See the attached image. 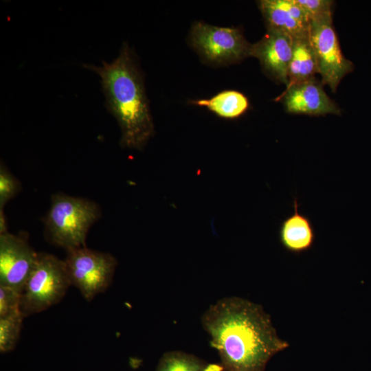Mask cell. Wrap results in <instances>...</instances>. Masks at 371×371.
Wrapping results in <instances>:
<instances>
[{
	"instance_id": "cell-1",
	"label": "cell",
	"mask_w": 371,
	"mask_h": 371,
	"mask_svg": "<svg viewBox=\"0 0 371 371\" xmlns=\"http://www.w3.org/2000/svg\"><path fill=\"white\" fill-rule=\"evenodd\" d=\"M201 322L223 371H264L275 355L289 346L278 337L263 307L240 297L218 300Z\"/></svg>"
},
{
	"instance_id": "cell-2",
	"label": "cell",
	"mask_w": 371,
	"mask_h": 371,
	"mask_svg": "<svg viewBox=\"0 0 371 371\" xmlns=\"http://www.w3.org/2000/svg\"><path fill=\"white\" fill-rule=\"evenodd\" d=\"M84 67L100 77L106 109L121 130V146L142 150L155 129L143 76L131 48L123 43L111 63Z\"/></svg>"
},
{
	"instance_id": "cell-3",
	"label": "cell",
	"mask_w": 371,
	"mask_h": 371,
	"mask_svg": "<svg viewBox=\"0 0 371 371\" xmlns=\"http://www.w3.org/2000/svg\"><path fill=\"white\" fill-rule=\"evenodd\" d=\"M100 215V207L92 201L56 194L43 218L45 232L52 243L67 251L85 247L89 229Z\"/></svg>"
},
{
	"instance_id": "cell-4",
	"label": "cell",
	"mask_w": 371,
	"mask_h": 371,
	"mask_svg": "<svg viewBox=\"0 0 371 371\" xmlns=\"http://www.w3.org/2000/svg\"><path fill=\"white\" fill-rule=\"evenodd\" d=\"M71 285L65 261L51 254L38 252L21 292L22 315L25 318L58 304Z\"/></svg>"
},
{
	"instance_id": "cell-5",
	"label": "cell",
	"mask_w": 371,
	"mask_h": 371,
	"mask_svg": "<svg viewBox=\"0 0 371 371\" xmlns=\"http://www.w3.org/2000/svg\"><path fill=\"white\" fill-rule=\"evenodd\" d=\"M64 261L71 284L88 302L109 288L117 265L111 254L85 246L67 250Z\"/></svg>"
},
{
	"instance_id": "cell-6",
	"label": "cell",
	"mask_w": 371,
	"mask_h": 371,
	"mask_svg": "<svg viewBox=\"0 0 371 371\" xmlns=\"http://www.w3.org/2000/svg\"><path fill=\"white\" fill-rule=\"evenodd\" d=\"M192 46L207 61L216 65L231 64L250 56L251 44L235 27L211 25L196 21L190 32Z\"/></svg>"
},
{
	"instance_id": "cell-7",
	"label": "cell",
	"mask_w": 371,
	"mask_h": 371,
	"mask_svg": "<svg viewBox=\"0 0 371 371\" xmlns=\"http://www.w3.org/2000/svg\"><path fill=\"white\" fill-rule=\"evenodd\" d=\"M308 38L315 54L322 82L335 93L342 78L353 71L354 65L341 52L332 15L311 19Z\"/></svg>"
},
{
	"instance_id": "cell-8",
	"label": "cell",
	"mask_w": 371,
	"mask_h": 371,
	"mask_svg": "<svg viewBox=\"0 0 371 371\" xmlns=\"http://www.w3.org/2000/svg\"><path fill=\"white\" fill-rule=\"evenodd\" d=\"M38 252L19 235L0 234V285L22 292L37 260Z\"/></svg>"
},
{
	"instance_id": "cell-9",
	"label": "cell",
	"mask_w": 371,
	"mask_h": 371,
	"mask_svg": "<svg viewBox=\"0 0 371 371\" xmlns=\"http://www.w3.org/2000/svg\"><path fill=\"white\" fill-rule=\"evenodd\" d=\"M323 85L313 77L286 88L282 97L286 111L311 116L340 115V109L326 93Z\"/></svg>"
},
{
	"instance_id": "cell-10",
	"label": "cell",
	"mask_w": 371,
	"mask_h": 371,
	"mask_svg": "<svg viewBox=\"0 0 371 371\" xmlns=\"http://www.w3.org/2000/svg\"><path fill=\"white\" fill-rule=\"evenodd\" d=\"M293 43V38L286 34L267 30L260 41L251 45L249 56L258 58L270 76L287 86Z\"/></svg>"
},
{
	"instance_id": "cell-11",
	"label": "cell",
	"mask_w": 371,
	"mask_h": 371,
	"mask_svg": "<svg viewBox=\"0 0 371 371\" xmlns=\"http://www.w3.org/2000/svg\"><path fill=\"white\" fill-rule=\"evenodd\" d=\"M258 4L267 30L286 34L293 39L308 36L310 19L295 0H261Z\"/></svg>"
},
{
	"instance_id": "cell-12",
	"label": "cell",
	"mask_w": 371,
	"mask_h": 371,
	"mask_svg": "<svg viewBox=\"0 0 371 371\" xmlns=\"http://www.w3.org/2000/svg\"><path fill=\"white\" fill-rule=\"evenodd\" d=\"M297 197L293 200V212L282 223L279 239L284 248L291 253L300 254L312 248L315 232L311 220L298 211Z\"/></svg>"
},
{
	"instance_id": "cell-13",
	"label": "cell",
	"mask_w": 371,
	"mask_h": 371,
	"mask_svg": "<svg viewBox=\"0 0 371 371\" xmlns=\"http://www.w3.org/2000/svg\"><path fill=\"white\" fill-rule=\"evenodd\" d=\"M316 73H318L316 57L308 36L294 38L286 88L315 77Z\"/></svg>"
},
{
	"instance_id": "cell-14",
	"label": "cell",
	"mask_w": 371,
	"mask_h": 371,
	"mask_svg": "<svg viewBox=\"0 0 371 371\" xmlns=\"http://www.w3.org/2000/svg\"><path fill=\"white\" fill-rule=\"evenodd\" d=\"M190 104L205 106L225 119H236L244 114L249 103L247 98L235 90H225L210 99L192 100Z\"/></svg>"
},
{
	"instance_id": "cell-15",
	"label": "cell",
	"mask_w": 371,
	"mask_h": 371,
	"mask_svg": "<svg viewBox=\"0 0 371 371\" xmlns=\"http://www.w3.org/2000/svg\"><path fill=\"white\" fill-rule=\"evenodd\" d=\"M155 371H223V368L220 363H210L192 354L172 350L163 354Z\"/></svg>"
},
{
	"instance_id": "cell-16",
	"label": "cell",
	"mask_w": 371,
	"mask_h": 371,
	"mask_svg": "<svg viewBox=\"0 0 371 371\" xmlns=\"http://www.w3.org/2000/svg\"><path fill=\"white\" fill-rule=\"evenodd\" d=\"M21 313L0 317V352H11L19 339L23 319Z\"/></svg>"
},
{
	"instance_id": "cell-17",
	"label": "cell",
	"mask_w": 371,
	"mask_h": 371,
	"mask_svg": "<svg viewBox=\"0 0 371 371\" xmlns=\"http://www.w3.org/2000/svg\"><path fill=\"white\" fill-rule=\"evenodd\" d=\"M21 292L10 286L0 285V317L21 313Z\"/></svg>"
},
{
	"instance_id": "cell-18",
	"label": "cell",
	"mask_w": 371,
	"mask_h": 371,
	"mask_svg": "<svg viewBox=\"0 0 371 371\" xmlns=\"http://www.w3.org/2000/svg\"><path fill=\"white\" fill-rule=\"evenodd\" d=\"M21 190L20 181L1 163L0 166V209H3L5 204Z\"/></svg>"
},
{
	"instance_id": "cell-19",
	"label": "cell",
	"mask_w": 371,
	"mask_h": 371,
	"mask_svg": "<svg viewBox=\"0 0 371 371\" xmlns=\"http://www.w3.org/2000/svg\"><path fill=\"white\" fill-rule=\"evenodd\" d=\"M305 11L310 21L313 19L332 15L334 1L330 0H295Z\"/></svg>"
},
{
	"instance_id": "cell-20",
	"label": "cell",
	"mask_w": 371,
	"mask_h": 371,
	"mask_svg": "<svg viewBox=\"0 0 371 371\" xmlns=\"http://www.w3.org/2000/svg\"><path fill=\"white\" fill-rule=\"evenodd\" d=\"M8 221L3 209H0V234L8 233Z\"/></svg>"
}]
</instances>
